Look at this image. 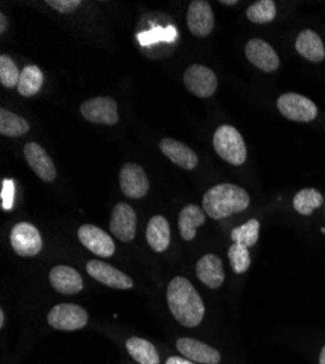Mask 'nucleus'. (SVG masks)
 <instances>
[{"instance_id":"nucleus-28","label":"nucleus","mask_w":325,"mask_h":364,"mask_svg":"<svg viewBox=\"0 0 325 364\" xmlns=\"http://www.w3.org/2000/svg\"><path fill=\"white\" fill-rule=\"evenodd\" d=\"M277 8L273 0H260L247 9V18L254 23H269L276 18Z\"/></svg>"},{"instance_id":"nucleus-22","label":"nucleus","mask_w":325,"mask_h":364,"mask_svg":"<svg viewBox=\"0 0 325 364\" xmlns=\"http://www.w3.org/2000/svg\"><path fill=\"white\" fill-rule=\"evenodd\" d=\"M206 222L204 210L196 204L186 205L179 216L180 235L184 240H193L196 237V230Z\"/></svg>"},{"instance_id":"nucleus-1","label":"nucleus","mask_w":325,"mask_h":364,"mask_svg":"<svg viewBox=\"0 0 325 364\" xmlns=\"http://www.w3.org/2000/svg\"><path fill=\"white\" fill-rule=\"evenodd\" d=\"M168 306L174 318L187 328H196L204 318V303L194 286L184 277H175L168 284Z\"/></svg>"},{"instance_id":"nucleus-3","label":"nucleus","mask_w":325,"mask_h":364,"mask_svg":"<svg viewBox=\"0 0 325 364\" xmlns=\"http://www.w3.org/2000/svg\"><path fill=\"white\" fill-rule=\"evenodd\" d=\"M216 154L233 166H241L247 161V146L241 133L232 126H220L213 136Z\"/></svg>"},{"instance_id":"nucleus-17","label":"nucleus","mask_w":325,"mask_h":364,"mask_svg":"<svg viewBox=\"0 0 325 364\" xmlns=\"http://www.w3.org/2000/svg\"><path fill=\"white\" fill-rule=\"evenodd\" d=\"M50 284L62 294H76L83 289V280L79 272L68 265H57L50 271Z\"/></svg>"},{"instance_id":"nucleus-13","label":"nucleus","mask_w":325,"mask_h":364,"mask_svg":"<svg viewBox=\"0 0 325 364\" xmlns=\"http://www.w3.org/2000/svg\"><path fill=\"white\" fill-rule=\"evenodd\" d=\"M120 187L129 198H143L149 191V178L137 164H126L120 171Z\"/></svg>"},{"instance_id":"nucleus-31","label":"nucleus","mask_w":325,"mask_h":364,"mask_svg":"<svg viewBox=\"0 0 325 364\" xmlns=\"http://www.w3.org/2000/svg\"><path fill=\"white\" fill-rule=\"evenodd\" d=\"M46 4L60 14H72L82 5L80 0H47Z\"/></svg>"},{"instance_id":"nucleus-7","label":"nucleus","mask_w":325,"mask_h":364,"mask_svg":"<svg viewBox=\"0 0 325 364\" xmlns=\"http://www.w3.org/2000/svg\"><path fill=\"white\" fill-rule=\"evenodd\" d=\"M184 85L193 95L211 98L218 89V77L208 66L193 65L184 73Z\"/></svg>"},{"instance_id":"nucleus-37","label":"nucleus","mask_w":325,"mask_h":364,"mask_svg":"<svg viewBox=\"0 0 325 364\" xmlns=\"http://www.w3.org/2000/svg\"><path fill=\"white\" fill-rule=\"evenodd\" d=\"M4 325H5V312L2 309V311H0V326L4 328Z\"/></svg>"},{"instance_id":"nucleus-32","label":"nucleus","mask_w":325,"mask_h":364,"mask_svg":"<svg viewBox=\"0 0 325 364\" xmlns=\"http://www.w3.org/2000/svg\"><path fill=\"white\" fill-rule=\"evenodd\" d=\"M14 196H15L14 181L12 179H5L4 181V187H2V207L5 210H11L12 208Z\"/></svg>"},{"instance_id":"nucleus-20","label":"nucleus","mask_w":325,"mask_h":364,"mask_svg":"<svg viewBox=\"0 0 325 364\" xmlns=\"http://www.w3.org/2000/svg\"><path fill=\"white\" fill-rule=\"evenodd\" d=\"M297 51L312 63H321L325 58V48L321 37L312 29H304L297 38Z\"/></svg>"},{"instance_id":"nucleus-24","label":"nucleus","mask_w":325,"mask_h":364,"mask_svg":"<svg viewBox=\"0 0 325 364\" xmlns=\"http://www.w3.org/2000/svg\"><path fill=\"white\" fill-rule=\"evenodd\" d=\"M126 348L133 360H136L139 364H159L161 361L156 347L143 338H129L126 341Z\"/></svg>"},{"instance_id":"nucleus-35","label":"nucleus","mask_w":325,"mask_h":364,"mask_svg":"<svg viewBox=\"0 0 325 364\" xmlns=\"http://www.w3.org/2000/svg\"><path fill=\"white\" fill-rule=\"evenodd\" d=\"M319 364H325V346L322 347L321 354H319Z\"/></svg>"},{"instance_id":"nucleus-34","label":"nucleus","mask_w":325,"mask_h":364,"mask_svg":"<svg viewBox=\"0 0 325 364\" xmlns=\"http://www.w3.org/2000/svg\"><path fill=\"white\" fill-rule=\"evenodd\" d=\"M6 28H8V19H6V16L2 14L0 15V33H5L6 31Z\"/></svg>"},{"instance_id":"nucleus-19","label":"nucleus","mask_w":325,"mask_h":364,"mask_svg":"<svg viewBox=\"0 0 325 364\" xmlns=\"http://www.w3.org/2000/svg\"><path fill=\"white\" fill-rule=\"evenodd\" d=\"M159 147L162 150V154L176 166L191 171L198 164V158L196 156L194 151L179 140L162 139Z\"/></svg>"},{"instance_id":"nucleus-12","label":"nucleus","mask_w":325,"mask_h":364,"mask_svg":"<svg viewBox=\"0 0 325 364\" xmlns=\"http://www.w3.org/2000/svg\"><path fill=\"white\" fill-rule=\"evenodd\" d=\"M187 23L193 36L208 37L215 28V15L209 2L196 0L191 2L187 12Z\"/></svg>"},{"instance_id":"nucleus-2","label":"nucleus","mask_w":325,"mask_h":364,"mask_svg":"<svg viewBox=\"0 0 325 364\" xmlns=\"http://www.w3.org/2000/svg\"><path fill=\"white\" fill-rule=\"evenodd\" d=\"M250 205L248 193L233 184H219L211 188L203 197L204 213L215 220L241 213Z\"/></svg>"},{"instance_id":"nucleus-14","label":"nucleus","mask_w":325,"mask_h":364,"mask_svg":"<svg viewBox=\"0 0 325 364\" xmlns=\"http://www.w3.org/2000/svg\"><path fill=\"white\" fill-rule=\"evenodd\" d=\"M245 55L250 60V63H252L257 69L270 73L277 70L280 60L275 48L262 40L254 38L250 40L245 46Z\"/></svg>"},{"instance_id":"nucleus-8","label":"nucleus","mask_w":325,"mask_h":364,"mask_svg":"<svg viewBox=\"0 0 325 364\" xmlns=\"http://www.w3.org/2000/svg\"><path fill=\"white\" fill-rule=\"evenodd\" d=\"M80 114L94 124L114 126L118 123L117 102L108 97H97L80 105Z\"/></svg>"},{"instance_id":"nucleus-9","label":"nucleus","mask_w":325,"mask_h":364,"mask_svg":"<svg viewBox=\"0 0 325 364\" xmlns=\"http://www.w3.org/2000/svg\"><path fill=\"white\" fill-rule=\"evenodd\" d=\"M78 237L86 250H90L98 257L110 258L115 252L112 237L98 226H94V225L80 226L78 230Z\"/></svg>"},{"instance_id":"nucleus-18","label":"nucleus","mask_w":325,"mask_h":364,"mask_svg":"<svg viewBox=\"0 0 325 364\" xmlns=\"http://www.w3.org/2000/svg\"><path fill=\"white\" fill-rule=\"evenodd\" d=\"M196 274L203 284L211 289H219L225 282L222 259L213 254L201 257L196 265Z\"/></svg>"},{"instance_id":"nucleus-6","label":"nucleus","mask_w":325,"mask_h":364,"mask_svg":"<svg viewBox=\"0 0 325 364\" xmlns=\"http://www.w3.org/2000/svg\"><path fill=\"white\" fill-rule=\"evenodd\" d=\"M11 245L21 257H36L43 250V239L36 226L31 223H18L11 232Z\"/></svg>"},{"instance_id":"nucleus-15","label":"nucleus","mask_w":325,"mask_h":364,"mask_svg":"<svg viewBox=\"0 0 325 364\" xmlns=\"http://www.w3.org/2000/svg\"><path fill=\"white\" fill-rule=\"evenodd\" d=\"M25 159L36 175L44 182H53L55 179V166L51 158L47 155V151L38 143H28L23 147Z\"/></svg>"},{"instance_id":"nucleus-36","label":"nucleus","mask_w":325,"mask_h":364,"mask_svg":"<svg viewBox=\"0 0 325 364\" xmlns=\"http://www.w3.org/2000/svg\"><path fill=\"white\" fill-rule=\"evenodd\" d=\"M220 4L222 5H228V6H233V5H236L238 2H236V0H222Z\"/></svg>"},{"instance_id":"nucleus-16","label":"nucleus","mask_w":325,"mask_h":364,"mask_svg":"<svg viewBox=\"0 0 325 364\" xmlns=\"http://www.w3.org/2000/svg\"><path fill=\"white\" fill-rule=\"evenodd\" d=\"M176 350H179L186 358L194 363H201V364L220 363V354L218 350L194 338H180L176 341Z\"/></svg>"},{"instance_id":"nucleus-33","label":"nucleus","mask_w":325,"mask_h":364,"mask_svg":"<svg viewBox=\"0 0 325 364\" xmlns=\"http://www.w3.org/2000/svg\"><path fill=\"white\" fill-rule=\"evenodd\" d=\"M166 364H196V363H193L191 360H188L186 357H176V355H174V357H169L166 360Z\"/></svg>"},{"instance_id":"nucleus-27","label":"nucleus","mask_w":325,"mask_h":364,"mask_svg":"<svg viewBox=\"0 0 325 364\" xmlns=\"http://www.w3.org/2000/svg\"><path fill=\"white\" fill-rule=\"evenodd\" d=\"M260 235V223L255 219L248 220L243 226L235 228L230 232V239L233 240V244H240L247 248H251L257 244Z\"/></svg>"},{"instance_id":"nucleus-21","label":"nucleus","mask_w":325,"mask_h":364,"mask_svg":"<svg viewBox=\"0 0 325 364\" xmlns=\"http://www.w3.org/2000/svg\"><path fill=\"white\" fill-rule=\"evenodd\" d=\"M146 240L156 252H164L171 244L169 223L164 216H154L146 228Z\"/></svg>"},{"instance_id":"nucleus-11","label":"nucleus","mask_w":325,"mask_h":364,"mask_svg":"<svg viewBox=\"0 0 325 364\" xmlns=\"http://www.w3.org/2000/svg\"><path fill=\"white\" fill-rule=\"evenodd\" d=\"M86 271L92 279L108 287L120 290H129L133 287V280L127 274L104 261L91 259L86 264Z\"/></svg>"},{"instance_id":"nucleus-10","label":"nucleus","mask_w":325,"mask_h":364,"mask_svg":"<svg viewBox=\"0 0 325 364\" xmlns=\"http://www.w3.org/2000/svg\"><path fill=\"white\" fill-rule=\"evenodd\" d=\"M137 216L132 205L126 203L115 204L110 219L111 233L122 242H130L136 236Z\"/></svg>"},{"instance_id":"nucleus-29","label":"nucleus","mask_w":325,"mask_h":364,"mask_svg":"<svg viewBox=\"0 0 325 364\" xmlns=\"http://www.w3.org/2000/svg\"><path fill=\"white\" fill-rule=\"evenodd\" d=\"M228 257L230 261V267L236 274H243V272L248 271L251 265V255L247 247L240 244H232L228 251Z\"/></svg>"},{"instance_id":"nucleus-23","label":"nucleus","mask_w":325,"mask_h":364,"mask_svg":"<svg viewBox=\"0 0 325 364\" xmlns=\"http://www.w3.org/2000/svg\"><path fill=\"white\" fill-rule=\"evenodd\" d=\"M43 83H44V73L41 72V69L38 66L29 65L21 70V77L16 89L21 97L29 98L40 92Z\"/></svg>"},{"instance_id":"nucleus-5","label":"nucleus","mask_w":325,"mask_h":364,"mask_svg":"<svg viewBox=\"0 0 325 364\" xmlns=\"http://www.w3.org/2000/svg\"><path fill=\"white\" fill-rule=\"evenodd\" d=\"M47 321L50 326L58 331H78L86 326L87 314L83 308L73 303H62L48 312Z\"/></svg>"},{"instance_id":"nucleus-30","label":"nucleus","mask_w":325,"mask_h":364,"mask_svg":"<svg viewBox=\"0 0 325 364\" xmlns=\"http://www.w3.org/2000/svg\"><path fill=\"white\" fill-rule=\"evenodd\" d=\"M21 72L8 54L0 55V83L5 87H18Z\"/></svg>"},{"instance_id":"nucleus-4","label":"nucleus","mask_w":325,"mask_h":364,"mask_svg":"<svg viewBox=\"0 0 325 364\" xmlns=\"http://www.w3.org/2000/svg\"><path fill=\"white\" fill-rule=\"evenodd\" d=\"M277 109L287 119L298 123H309L318 115V108L309 98L293 92L283 94L277 98Z\"/></svg>"},{"instance_id":"nucleus-26","label":"nucleus","mask_w":325,"mask_h":364,"mask_svg":"<svg viewBox=\"0 0 325 364\" xmlns=\"http://www.w3.org/2000/svg\"><path fill=\"white\" fill-rule=\"evenodd\" d=\"M324 203V198L319 191L314 188H305L301 190L293 198V207L302 216H311L312 211L321 207Z\"/></svg>"},{"instance_id":"nucleus-25","label":"nucleus","mask_w":325,"mask_h":364,"mask_svg":"<svg viewBox=\"0 0 325 364\" xmlns=\"http://www.w3.org/2000/svg\"><path fill=\"white\" fill-rule=\"evenodd\" d=\"M28 132L29 124L22 117L5 108L0 109V134L8 137H19L26 134Z\"/></svg>"}]
</instances>
